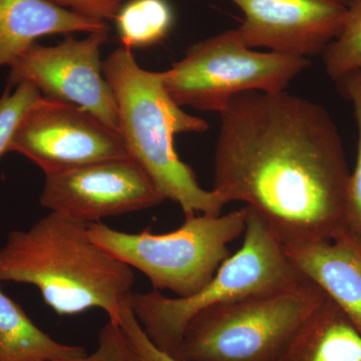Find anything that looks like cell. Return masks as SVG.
I'll return each mask as SVG.
<instances>
[{"label":"cell","instance_id":"1","mask_svg":"<svg viewBox=\"0 0 361 361\" xmlns=\"http://www.w3.org/2000/svg\"><path fill=\"white\" fill-rule=\"evenodd\" d=\"M213 191L243 202L282 244L343 231L350 171L341 133L322 104L248 92L220 113Z\"/></svg>","mask_w":361,"mask_h":361},{"label":"cell","instance_id":"2","mask_svg":"<svg viewBox=\"0 0 361 361\" xmlns=\"http://www.w3.org/2000/svg\"><path fill=\"white\" fill-rule=\"evenodd\" d=\"M87 224L49 212L0 247V283L32 285L56 314L104 310L120 323L135 283L132 267L97 246Z\"/></svg>","mask_w":361,"mask_h":361},{"label":"cell","instance_id":"3","mask_svg":"<svg viewBox=\"0 0 361 361\" xmlns=\"http://www.w3.org/2000/svg\"><path fill=\"white\" fill-rule=\"evenodd\" d=\"M103 73L115 94L118 134L130 159L148 175L165 200L178 204L185 217L219 216L227 204L203 189L193 169L180 160L175 135L203 133V118L185 113L164 85L161 71L145 70L133 52L120 47L103 61Z\"/></svg>","mask_w":361,"mask_h":361},{"label":"cell","instance_id":"4","mask_svg":"<svg viewBox=\"0 0 361 361\" xmlns=\"http://www.w3.org/2000/svg\"><path fill=\"white\" fill-rule=\"evenodd\" d=\"M246 207V206H245ZM243 243L226 259L212 279L188 297H167L161 291L134 293L130 307L145 334L161 350L172 355L189 322L202 311L247 297L283 290L303 281L283 244L264 220L246 207Z\"/></svg>","mask_w":361,"mask_h":361},{"label":"cell","instance_id":"5","mask_svg":"<svg viewBox=\"0 0 361 361\" xmlns=\"http://www.w3.org/2000/svg\"><path fill=\"white\" fill-rule=\"evenodd\" d=\"M326 299L313 282L220 304L187 325L172 355L180 361H278Z\"/></svg>","mask_w":361,"mask_h":361},{"label":"cell","instance_id":"6","mask_svg":"<svg viewBox=\"0 0 361 361\" xmlns=\"http://www.w3.org/2000/svg\"><path fill=\"white\" fill-rule=\"evenodd\" d=\"M247 214L244 207L226 215L187 216L178 229L165 234L128 233L92 223L87 234L114 257L142 272L154 290L188 297L208 283L229 257L228 246L244 234Z\"/></svg>","mask_w":361,"mask_h":361},{"label":"cell","instance_id":"7","mask_svg":"<svg viewBox=\"0 0 361 361\" xmlns=\"http://www.w3.org/2000/svg\"><path fill=\"white\" fill-rule=\"evenodd\" d=\"M310 65L306 58L254 51L237 30H230L191 45L161 75L169 94L182 108L220 114L240 94L284 92Z\"/></svg>","mask_w":361,"mask_h":361},{"label":"cell","instance_id":"8","mask_svg":"<svg viewBox=\"0 0 361 361\" xmlns=\"http://www.w3.org/2000/svg\"><path fill=\"white\" fill-rule=\"evenodd\" d=\"M109 33H89L84 39L68 35L52 47L37 42L8 66L6 87L35 85L42 97L80 106L118 133V106L101 61Z\"/></svg>","mask_w":361,"mask_h":361},{"label":"cell","instance_id":"9","mask_svg":"<svg viewBox=\"0 0 361 361\" xmlns=\"http://www.w3.org/2000/svg\"><path fill=\"white\" fill-rule=\"evenodd\" d=\"M9 152L45 176L129 157L120 134L89 111L42 96L21 118Z\"/></svg>","mask_w":361,"mask_h":361},{"label":"cell","instance_id":"10","mask_svg":"<svg viewBox=\"0 0 361 361\" xmlns=\"http://www.w3.org/2000/svg\"><path fill=\"white\" fill-rule=\"evenodd\" d=\"M165 201L130 157L45 176L39 203L49 212L89 225L147 210Z\"/></svg>","mask_w":361,"mask_h":361},{"label":"cell","instance_id":"11","mask_svg":"<svg viewBox=\"0 0 361 361\" xmlns=\"http://www.w3.org/2000/svg\"><path fill=\"white\" fill-rule=\"evenodd\" d=\"M244 14L238 28L250 49L308 59L324 52L341 32L348 0H230Z\"/></svg>","mask_w":361,"mask_h":361},{"label":"cell","instance_id":"12","mask_svg":"<svg viewBox=\"0 0 361 361\" xmlns=\"http://www.w3.org/2000/svg\"><path fill=\"white\" fill-rule=\"evenodd\" d=\"M283 247L296 269L319 287L361 331V236L344 229L332 238Z\"/></svg>","mask_w":361,"mask_h":361},{"label":"cell","instance_id":"13","mask_svg":"<svg viewBox=\"0 0 361 361\" xmlns=\"http://www.w3.org/2000/svg\"><path fill=\"white\" fill-rule=\"evenodd\" d=\"M110 30L106 21L87 18L54 0H0V68L44 35Z\"/></svg>","mask_w":361,"mask_h":361},{"label":"cell","instance_id":"14","mask_svg":"<svg viewBox=\"0 0 361 361\" xmlns=\"http://www.w3.org/2000/svg\"><path fill=\"white\" fill-rule=\"evenodd\" d=\"M278 361H361V331L326 297Z\"/></svg>","mask_w":361,"mask_h":361},{"label":"cell","instance_id":"15","mask_svg":"<svg viewBox=\"0 0 361 361\" xmlns=\"http://www.w3.org/2000/svg\"><path fill=\"white\" fill-rule=\"evenodd\" d=\"M85 353L82 346L61 343L45 334L0 283V361H51Z\"/></svg>","mask_w":361,"mask_h":361},{"label":"cell","instance_id":"16","mask_svg":"<svg viewBox=\"0 0 361 361\" xmlns=\"http://www.w3.org/2000/svg\"><path fill=\"white\" fill-rule=\"evenodd\" d=\"M114 20L123 47L132 51L163 42L172 30L175 16L168 0H129Z\"/></svg>","mask_w":361,"mask_h":361},{"label":"cell","instance_id":"17","mask_svg":"<svg viewBox=\"0 0 361 361\" xmlns=\"http://www.w3.org/2000/svg\"><path fill=\"white\" fill-rule=\"evenodd\" d=\"M322 56L327 75L334 82L361 71V0H348L341 32Z\"/></svg>","mask_w":361,"mask_h":361},{"label":"cell","instance_id":"18","mask_svg":"<svg viewBox=\"0 0 361 361\" xmlns=\"http://www.w3.org/2000/svg\"><path fill=\"white\" fill-rule=\"evenodd\" d=\"M42 94L35 85L23 82L13 90L6 87L0 97V157L8 153L16 128L26 111Z\"/></svg>","mask_w":361,"mask_h":361},{"label":"cell","instance_id":"19","mask_svg":"<svg viewBox=\"0 0 361 361\" xmlns=\"http://www.w3.org/2000/svg\"><path fill=\"white\" fill-rule=\"evenodd\" d=\"M51 361H139L120 323L109 322L99 334L97 348L92 353L78 357Z\"/></svg>","mask_w":361,"mask_h":361},{"label":"cell","instance_id":"20","mask_svg":"<svg viewBox=\"0 0 361 361\" xmlns=\"http://www.w3.org/2000/svg\"><path fill=\"white\" fill-rule=\"evenodd\" d=\"M345 97L353 103L358 141L355 170L349 175L346 187L344 223L348 231L361 236V97L355 94H348Z\"/></svg>","mask_w":361,"mask_h":361},{"label":"cell","instance_id":"21","mask_svg":"<svg viewBox=\"0 0 361 361\" xmlns=\"http://www.w3.org/2000/svg\"><path fill=\"white\" fill-rule=\"evenodd\" d=\"M120 325L139 361H180L170 353L161 350L149 341L130 310L129 302L123 304L121 310Z\"/></svg>","mask_w":361,"mask_h":361},{"label":"cell","instance_id":"22","mask_svg":"<svg viewBox=\"0 0 361 361\" xmlns=\"http://www.w3.org/2000/svg\"><path fill=\"white\" fill-rule=\"evenodd\" d=\"M75 13L103 21L115 20L125 0H54Z\"/></svg>","mask_w":361,"mask_h":361},{"label":"cell","instance_id":"23","mask_svg":"<svg viewBox=\"0 0 361 361\" xmlns=\"http://www.w3.org/2000/svg\"><path fill=\"white\" fill-rule=\"evenodd\" d=\"M336 82L342 96L355 94L361 97V71L349 73L345 77L339 78Z\"/></svg>","mask_w":361,"mask_h":361}]
</instances>
